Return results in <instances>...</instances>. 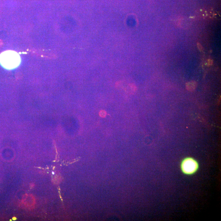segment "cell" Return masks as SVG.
I'll return each instance as SVG.
<instances>
[{
  "label": "cell",
  "mask_w": 221,
  "mask_h": 221,
  "mask_svg": "<svg viewBox=\"0 0 221 221\" xmlns=\"http://www.w3.org/2000/svg\"><path fill=\"white\" fill-rule=\"evenodd\" d=\"M21 62L19 54L13 50H7L0 54V64L7 70L15 69Z\"/></svg>",
  "instance_id": "1"
},
{
  "label": "cell",
  "mask_w": 221,
  "mask_h": 221,
  "mask_svg": "<svg viewBox=\"0 0 221 221\" xmlns=\"http://www.w3.org/2000/svg\"><path fill=\"white\" fill-rule=\"evenodd\" d=\"M181 166L183 173L191 175L196 173L199 167V165L193 158L187 157L183 160Z\"/></svg>",
  "instance_id": "2"
},
{
  "label": "cell",
  "mask_w": 221,
  "mask_h": 221,
  "mask_svg": "<svg viewBox=\"0 0 221 221\" xmlns=\"http://www.w3.org/2000/svg\"><path fill=\"white\" fill-rule=\"evenodd\" d=\"M196 83L194 81L190 82L187 83L186 87V89L188 91H194L196 88Z\"/></svg>",
  "instance_id": "3"
},
{
  "label": "cell",
  "mask_w": 221,
  "mask_h": 221,
  "mask_svg": "<svg viewBox=\"0 0 221 221\" xmlns=\"http://www.w3.org/2000/svg\"><path fill=\"white\" fill-rule=\"evenodd\" d=\"M99 115L102 117H105L107 115V112L105 111H100L99 112Z\"/></svg>",
  "instance_id": "4"
},
{
  "label": "cell",
  "mask_w": 221,
  "mask_h": 221,
  "mask_svg": "<svg viewBox=\"0 0 221 221\" xmlns=\"http://www.w3.org/2000/svg\"><path fill=\"white\" fill-rule=\"evenodd\" d=\"M130 87L131 89V91L133 92H135L136 90V86L133 84H129Z\"/></svg>",
  "instance_id": "5"
},
{
  "label": "cell",
  "mask_w": 221,
  "mask_h": 221,
  "mask_svg": "<svg viewBox=\"0 0 221 221\" xmlns=\"http://www.w3.org/2000/svg\"><path fill=\"white\" fill-rule=\"evenodd\" d=\"M197 47H198V49L200 51H202L203 50H204V49H203V47H202V45H201V44H200V43H197Z\"/></svg>",
  "instance_id": "6"
},
{
  "label": "cell",
  "mask_w": 221,
  "mask_h": 221,
  "mask_svg": "<svg viewBox=\"0 0 221 221\" xmlns=\"http://www.w3.org/2000/svg\"><path fill=\"white\" fill-rule=\"evenodd\" d=\"M212 63H213V62H212V60H208V62H207L208 65V66L211 65L212 64Z\"/></svg>",
  "instance_id": "7"
}]
</instances>
